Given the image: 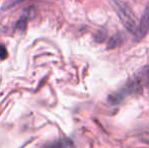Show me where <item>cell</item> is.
Segmentation results:
<instances>
[{
    "label": "cell",
    "mask_w": 149,
    "mask_h": 148,
    "mask_svg": "<svg viewBox=\"0 0 149 148\" xmlns=\"http://www.w3.org/2000/svg\"><path fill=\"white\" fill-rule=\"evenodd\" d=\"M149 32V2L145 6V9L143 11L140 22L137 26V28L134 32V40L136 42H140L142 39L146 37Z\"/></svg>",
    "instance_id": "obj_2"
},
{
    "label": "cell",
    "mask_w": 149,
    "mask_h": 148,
    "mask_svg": "<svg viewBox=\"0 0 149 148\" xmlns=\"http://www.w3.org/2000/svg\"><path fill=\"white\" fill-rule=\"evenodd\" d=\"M112 6L126 30L130 33L135 32L138 24H136V16L132 8L122 0H112Z\"/></svg>",
    "instance_id": "obj_1"
},
{
    "label": "cell",
    "mask_w": 149,
    "mask_h": 148,
    "mask_svg": "<svg viewBox=\"0 0 149 148\" xmlns=\"http://www.w3.org/2000/svg\"><path fill=\"white\" fill-rule=\"evenodd\" d=\"M106 38H107L106 31H100V32H97V34L95 35V40L97 42H100V43L104 42V40H106Z\"/></svg>",
    "instance_id": "obj_7"
},
{
    "label": "cell",
    "mask_w": 149,
    "mask_h": 148,
    "mask_svg": "<svg viewBox=\"0 0 149 148\" xmlns=\"http://www.w3.org/2000/svg\"><path fill=\"white\" fill-rule=\"evenodd\" d=\"M136 79H137L140 86L145 87L149 92V66H146L145 68H143L140 72V75Z\"/></svg>",
    "instance_id": "obj_3"
},
{
    "label": "cell",
    "mask_w": 149,
    "mask_h": 148,
    "mask_svg": "<svg viewBox=\"0 0 149 148\" xmlns=\"http://www.w3.org/2000/svg\"><path fill=\"white\" fill-rule=\"evenodd\" d=\"M123 42V38L121 37L120 34H116L114 35L110 40H109V43H108V49H114V48L118 47L122 44Z\"/></svg>",
    "instance_id": "obj_4"
},
{
    "label": "cell",
    "mask_w": 149,
    "mask_h": 148,
    "mask_svg": "<svg viewBox=\"0 0 149 148\" xmlns=\"http://www.w3.org/2000/svg\"><path fill=\"white\" fill-rule=\"evenodd\" d=\"M22 1H24V0H7V1L5 2V4H4V6H3V9L4 8H10V7H12V6H14V5H16V4H18V3H20V2H22Z\"/></svg>",
    "instance_id": "obj_6"
},
{
    "label": "cell",
    "mask_w": 149,
    "mask_h": 148,
    "mask_svg": "<svg viewBox=\"0 0 149 148\" xmlns=\"http://www.w3.org/2000/svg\"><path fill=\"white\" fill-rule=\"evenodd\" d=\"M65 143L62 142V141H56V142H53L51 144L47 145L46 148H65Z\"/></svg>",
    "instance_id": "obj_8"
},
{
    "label": "cell",
    "mask_w": 149,
    "mask_h": 148,
    "mask_svg": "<svg viewBox=\"0 0 149 148\" xmlns=\"http://www.w3.org/2000/svg\"><path fill=\"white\" fill-rule=\"evenodd\" d=\"M26 16H24V17H22L17 22V24H16V28H17L18 31H20V32H22V31L26 30Z\"/></svg>",
    "instance_id": "obj_5"
},
{
    "label": "cell",
    "mask_w": 149,
    "mask_h": 148,
    "mask_svg": "<svg viewBox=\"0 0 149 148\" xmlns=\"http://www.w3.org/2000/svg\"><path fill=\"white\" fill-rule=\"evenodd\" d=\"M7 57V51L3 45H0V59H5Z\"/></svg>",
    "instance_id": "obj_9"
}]
</instances>
